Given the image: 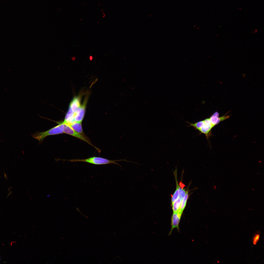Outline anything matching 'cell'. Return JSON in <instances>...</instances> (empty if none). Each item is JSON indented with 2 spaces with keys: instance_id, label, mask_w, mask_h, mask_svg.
I'll return each instance as SVG.
<instances>
[{
  "instance_id": "9",
  "label": "cell",
  "mask_w": 264,
  "mask_h": 264,
  "mask_svg": "<svg viewBox=\"0 0 264 264\" xmlns=\"http://www.w3.org/2000/svg\"><path fill=\"white\" fill-rule=\"evenodd\" d=\"M81 122H75L69 125L76 132L85 136V135L83 131Z\"/></svg>"
},
{
  "instance_id": "3",
  "label": "cell",
  "mask_w": 264,
  "mask_h": 264,
  "mask_svg": "<svg viewBox=\"0 0 264 264\" xmlns=\"http://www.w3.org/2000/svg\"><path fill=\"white\" fill-rule=\"evenodd\" d=\"M58 124H60L64 133L76 137L87 143L93 146L99 151V149L95 147L90 143L86 137L78 133L75 131L70 125L64 121L58 122Z\"/></svg>"
},
{
  "instance_id": "14",
  "label": "cell",
  "mask_w": 264,
  "mask_h": 264,
  "mask_svg": "<svg viewBox=\"0 0 264 264\" xmlns=\"http://www.w3.org/2000/svg\"><path fill=\"white\" fill-rule=\"evenodd\" d=\"M92 56H90V60H92Z\"/></svg>"
},
{
  "instance_id": "7",
  "label": "cell",
  "mask_w": 264,
  "mask_h": 264,
  "mask_svg": "<svg viewBox=\"0 0 264 264\" xmlns=\"http://www.w3.org/2000/svg\"><path fill=\"white\" fill-rule=\"evenodd\" d=\"M219 114L218 112H216L209 118L214 127L220 122L228 118L229 117V116L227 115H224L221 117H219Z\"/></svg>"
},
{
  "instance_id": "5",
  "label": "cell",
  "mask_w": 264,
  "mask_h": 264,
  "mask_svg": "<svg viewBox=\"0 0 264 264\" xmlns=\"http://www.w3.org/2000/svg\"><path fill=\"white\" fill-rule=\"evenodd\" d=\"M182 213L179 211L173 212L171 219V228L169 234L171 233L174 229L176 228L178 230L179 229V224Z\"/></svg>"
},
{
  "instance_id": "1",
  "label": "cell",
  "mask_w": 264,
  "mask_h": 264,
  "mask_svg": "<svg viewBox=\"0 0 264 264\" xmlns=\"http://www.w3.org/2000/svg\"><path fill=\"white\" fill-rule=\"evenodd\" d=\"M190 126L198 130L201 133L204 134L208 140L211 135V130L214 127L209 118L199 121L194 123H189Z\"/></svg>"
},
{
  "instance_id": "2",
  "label": "cell",
  "mask_w": 264,
  "mask_h": 264,
  "mask_svg": "<svg viewBox=\"0 0 264 264\" xmlns=\"http://www.w3.org/2000/svg\"><path fill=\"white\" fill-rule=\"evenodd\" d=\"M72 162H87L96 165H103L113 164L121 166L118 163L115 162L124 161L127 162H133L132 161H127L125 159L117 160H110L102 157L94 156L86 159H76L70 160Z\"/></svg>"
},
{
  "instance_id": "11",
  "label": "cell",
  "mask_w": 264,
  "mask_h": 264,
  "mask_svg": "<svg viewBox=\"0 0 264 264\" xmlns=\"http://www.w3.org/2000/svg\"><path fill=\"white\" fill-rule=\"evenodd\" d=\"M183 189L177 186L176 189L172 196V204L180 196Z\"/></svg>"
},
{
  "instance_id": "13",
  "label": "cell",
  "mask_w": 264,
  "mask_h": 264,
  "mask_svg": "<svg viewBox=\"0 0 264 264\" xmlns=\"http://www.w3.org/2000/svg\"><path fill=\"white\" fill-rule=\"evenodd\" d=\"M260 236V234L258 233H256L253 237V243L254 245H256L258 242L259 240Z\"/></svg>"
},
{
  "instance_id": "8",
  "label": "cell",
  "mask_w": 264,
  "mask_h": 264,
  "mask_svg": "<svg viewBox=\"0 0 264 264\" xmlns=\"http://www.w3.org/2000/svg\"><path fill=\"white\" fill-rule=\"evenodd\" d=\"M80 105L79 98L76 97L73 99L70 103L69 107L75 113Z\"/></svg>"
},
{
  "instance_id": "6",
  "label": "cell",
  "mask_w": 264,
  "mask_h": 264,
  "mask_svg": "<svg viewBox=\"0 0 264 264\" xmlns=\"http://www.w3.org/2000/svg\"><path fill=\"white\" fill-rule=\"evenodd\" d=\"M85 101L80 105L74 113V121L75 122H82L84 118L86 106Z\"/></svg>"
},
{
  "instance_id": "4",
  "label": "cell",
  "mask_w": 264,
  "mask_h": 264,
  "mask_svg": "<svg viewBox=\"0 0 264 264\" xmlns=\"http://www.w3.org/2000/svg\"><path fill=\"white\" fill-rule=\"evenodd\" d=\"M58 124L57 125L46 131L35 133L32 135V136L39 141H41L47 136L63 133L64 132L60 125Z\"/></svg>"
},
{
  "instance_id": "12",
  "label": "cell",
  "mask_w": 264,
  "mask_h": 264,
  "mask_svg": "<svg viewBox=\"0 0 264 264\" xmlns=\"http://www.w3.org/2000/svg\"><path fill=\"white\" fill-rule=\"evenodd\" d=\"M188 197V192H187L185 197L182 200L180 208L179 211L182 213L186 207Z\"/></svg>"
},
{
  "instance_id": "10",
  "label": "cell",
  "mask_w": 264,
  "mask_h": 264,
  "mask_svg": "<svg viewBox=\"0 0 264 264\" xmlns=\"http://www.w3.org/2000/svg\"><path fill=\"white\" fill-rule=\"evenodd\" d=\"M182 199V198L179 197L172 204L173 212H177L179 211Z\"/></svg>"
}]
</instances>
